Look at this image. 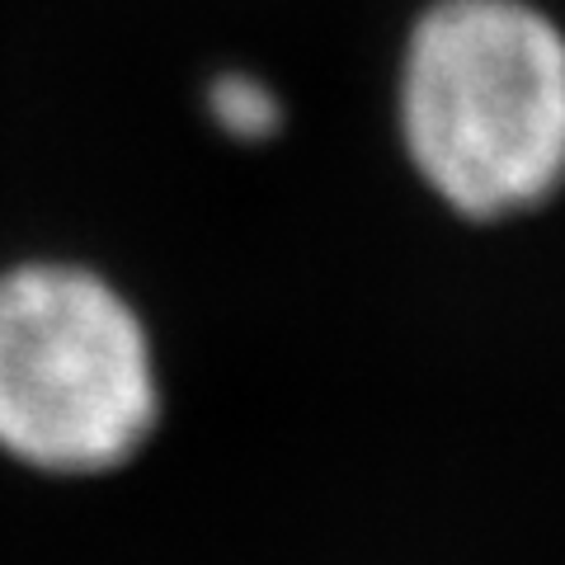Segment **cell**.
Here are the masks:
<instances>
[{
  "label": "cell",
  "instance_id": "7a4b0ae2",
  "mask_svg": "<svg viewBox=\"0 0 565 565\" xmlns=\"http://www.w3.org/2000/svg\"><path fill=\"white\" fill-rule=\"evenodd\" d=\"M156 415L151 340L109 282L66 264L0 278V448L90 476L128 462Z\"/></svg>",
  "mask_w": 565,
  "mask_h": 565
},
{
  "label": "cell",
  "instance_id": "6da1fadb",
  "mask_svg": "<svg viewBox=\"0 0 565 565\" xmlns=\"http://www.w3.org/2000/svg\"><path fill=\"white\" fill-rule=\"evenodd\" d=\"M401 147L467 222H509L565 189V33L527 0H434L396 81Z\"/></svg>",
  "mask_w": 565,
  "mask_h": 565
},
{
  "label": "cell",
  "instance_id": "3957f363",
  "mask_svg": "<svg viewBox=\"0 0 565 565\" xmlns=\"http://www.w3.org/2000/svg\"><path fill=\"white\" fill-rule=\"evenodd\" d=\"M207 114L226 137L245 141V147H259L282 132V99L245 71H222L207 85Z\"/></svg>",
  "mask_w": 565,
  "mask_h": 565
}]
</instances>
